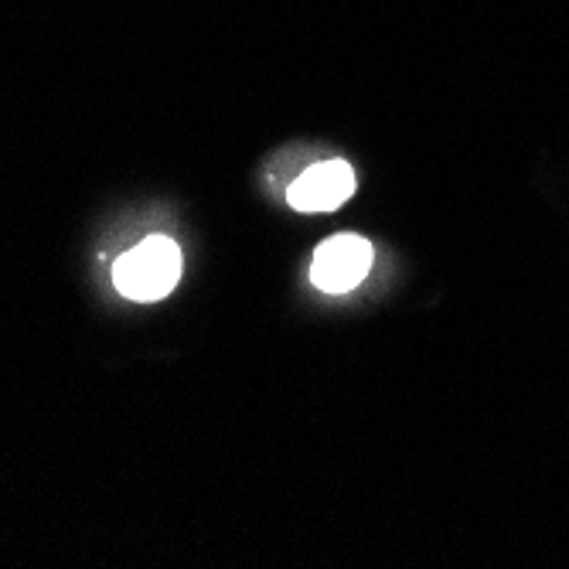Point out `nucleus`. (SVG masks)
Here are the masks:
<instances>
[{"label":"nucleus","mask_w":569,"mask_h":569,"mask_svg":"<svg viewBox=\"0 0 569 569\" xmlns=\"http://www.w3.org/2000/svg\"><path fill=\"white\" fill-rule=\"evenodd\" d=\"M181 277V249L168 236H147L113 263V283L123 297L150 303L174 290Z\"/></svg>","instance_id":"nucleus-1"},{"label":"nucleus","mask_w":569,"mask_h":569,"mask_svg":"<svg viewBox=\"0 0 569 569\" xmlns=\"http://www.w3.org/2000/svg\"><path fill=\"white\" fill-rule=\"evenodd\" d=\"M372 270V246L369 239L341 232L318 246L315 263H310V283L325 293H348Z\"/></svg>","instance_id":"nucleus-2"},{"label":"nucleus","mask_w":569,"mask_h":569,"mask_svg":"<svg viewBox=\"0 0 569 569\" xmlns=\"http://www.w3.org/2000/svg\"><path fill=\"white\" fill-rule=\"evenodd\" d=\"M355 194V171L345 161H325L307 168L287 191L297 212H335Z\"/></svg>","instance_id":"nucleus-3"}]
</instances>
